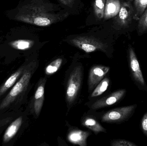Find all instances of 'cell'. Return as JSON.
<instances>
[{
	"mask_svg": "<svg viewBox=\"0 0 147 146\" xmlns=\"http://www.w3.org/2000/svg\"><path fill=\"white\" fill-rule=\"evenodd\" d=\"M84 126L90 129L96 133H105L106 129L102 127V125L95 119L92 118H87L85 119L83 122Z\"/></svg>",
	"mask_w": 147,
	"mask_h": 146,
	"instance_id": "obj_15",
	"label": "cell"
},
{
	"mask_svg": "<svg viewBox=\"0 0 147 146\" xmlns=\"http://www.w3.org/2000/svg\"><path fill=\"white\" fill-rule=\"evenodd\" d=\"M106 0H95L93 4L94 13L98 19H103L104 16Z\"/></svg>",
	"mask_w": 147,
	"mask_h": 146,
	"instance_id": "obj_18",
	"label": "cell"
},
{
	"mask_svg": "<svg viewBox=\"0 0 147 146\" xmlns=\"http://www.w3.org/2000/svg\"><path fill=\"white\" fill-rule=\"evenodd\" d=\"M110 84V80L108 77L104 78L96 86L91 95V97H96L102 95L107 90Z\"/></svg>",
	"mask_w": 147,
	"mask_h": 146,
	"instance_id": "obj_16",
	"label": "cell"
},
{
	"mask_svg": "<svg viewBox=\"0 0 147 146\" xmlns=\"http://www.w3.org/2000/svg\"><path fill=\"white\" fill-rule=\"evenodd\" d=\"M23 118L20 117L14 121L5 131L3 138V142L7 143L9 142L16 135L22 125Z\"/></svg>",
	"mask_w": 147,
	"mask_h": 146,
	"instance_id": "obj_13",
	"label": "cell"
},
{
	"mask_svg": "<svg viewBox=\"0 0 147 146\" xmlns=\"http://www.w3.org/2000/svg\"><path fill=\"white\" fill-rule=\"evenodd\" d=\"M27 64H24L12 74L8 79L0 87V98L3 96L11 87L16 84L20 78L25 70Z\"/></svg>",
	"mask_w": 147,
	"mask_h": 146,
	"instance_id": "obj_11",
	"label": "cell"
},
{
	"mask_svg": "<svg viewBox=\"0 0 147 146\" xmlns=\"http://www.w3.org/2000/svg\"><path fill=\"white\" fill-rule=\"evenodd\" d=\"M67 11L58 9L46 0H30L19 8L18 21L45 27L62 21L69 16Z\"/></svg>",
	"mask_w": 147,
	"mask_h": 146,
	"instance_id": "obj_1",
	"label": "cell"
},
{
	"mask_svg": "<svg viewBox=\"0 0 147 146\" xmlns=\"http://www.w3.org/2000/svg\"><path fill=\"white\" fill-rule=\"evenodd\" d=\"M63 60L57 58L50 63L45 69V73L47 75H51L56 73L60 68L63 63Z\"/></svg>",
	"mask_w": 147,
	"mask_h": 146,
	"instance_id": "obj_19",
	"label": "cell"
},
{
	"mask_svg": "<svg viewBox=\"0 0 147 146\" xmlns=\"http://www.w3.org/2000/svg\"><path fill=\"white\" fill-rule=\"evenodd\" d=\"M137 106L134 104L111 110L102 117V122L120 124L127 121L134 114Z\"/></svg>",
	"mask_w": 147,
	"mask_h": 146,
	"instance_id": "obj_5",
	"label": "cell"
},
{
	"mask_svg": "<svg viewBox=\"0 0 147 146\" xmlns=\"http://www.w3.org/2000/svg\"><path fill=\"white\" fill-rule=\"evenodd\" d=\"M134 9L130 1L123 3L118 14L115 16V24L119 28H125L128 26L134 15Z\"/></svg>",
	"mask_w": 147,
	"mask_h": 146,
	"instance_id": "obj_7",
	"label": "cell"
},
{
	"mask_svg": "<svg viewBox=\"0 0 147 146\" xmlns=\"http://www.w3.org/2000/svg\"><path fill=\"white\" fill-rule=\"evenodd\" d=\"M69 43L87 53L101 51L107 52V44L99 39L90 35H78L69 39Z\"/></svg>",
	"mask_w": 147,
	"mask_h": 146,
	"instance_id": "obj_3",
	"label": "cell"
},
{
	"mask_svg": "<svg viewBox=\"0 0 147 146\" xmlns=\"http://www.w3.org/2000/svg\"><path fill=\"white\" fill-rule=\"evenodd\" d=\"M127 58L130 77L137 88L147 91V85L142 72L140 66L134 49L129 45L127 50Z\"/></svg>",
	"mask_w": 147,
	"mask_h": 146,
	"instance_id": "obj_4",
	"label": "cell"
},
{
	"mask_svg": "<svg viewBox=\"0 0 147 146\" xmlns=\"http://www.w3.org/2000/svg\"><path fill=\"white\" fill-rule=\"evenodd\" d=\"M59 1L65 6L71 7L74 3L75 0H59Z\"/></svg>",
	"mask_w": 147,
	"mask_h": 146,
	"instance_id": "obj_24",
	"label": "cell"
},
{
	"mask_svg": "<svg viewBox=\"0 0 147 146\" xmlns=\"http://www.w3.org/2000/svg\"><path fill=\"white\" fill-rule=\"evenodd\" d=\"M83 79L82 67H76L71 73L67 83L66 99L67 103L71 105L74 102L80 90Z\"/></svg>",
	"mask_w": 147,
	"mask_h": 146,
	"instance_id": "obj_6",
	"label": "cell"
},
{
	"mask_svg": "<svg viewBox=\"0 0 147 146\" xmlns=\"http://www.w3.org/2000/svg\"><path fill=\"white\" fill-rule=\"evenodd\" d=\"M134 19L139 20L147 7V0H134Z\"/></svg>",
	"mask_w": 147,
	"mask_h": 146,
	"instance_id": "obj_17",
	"label": "cell"
},
{
	"mask_svg": "<svg viewBox=\"0 0 147 146\" xmlns=\"http://www.w3.org/2000/svg\"><path fill=\"white\" fill-rule=\"evenodd\" d=\"M111 146H137V145L131 141L125 139H118L114 140L111 142Z\"/></svg>",
	"mask_w": 147,
	"mask_h": 146,
	"instance_id": "obj_22",
	"label": "cell"
},
{
	"mask_svg": "<svg viewBox=\"0 0 147 146\" xmlns=\"http://www.w3.org/2000/svg\"><path fill=\"white\" fill-rule=\"evenodd\" d=\"M126 89H119L96 101L92 105L93 109L113 105L122 100L127 93Z\"/></svg>",
	"mask_w": 147,
	"mask_h": 146,
	"instance_id": "obj_8",
	"label": "cell"
},
{
	"mask_svg": "<svg viewBox=\"0 0 147 146\" xmlns=\"http://www.w3.org/2000/svg\"><path fill=\"white\" fill-rule=\"evenodd\" d=\"M138 20L137 31L139 34L142 35L147 31V7Z\"/></svg>",
	"mask_w": 147,
	"mask_h": 146,
	"instance_id": "obj_20",
	"label": "cell"
},
{
	"mask_svg": "<svg viewBox=\"0 0 147 146\" xmlns=\"http://www.w3.org/2000/svg\"><path fill=\"white\" fill-rule=\"evenodd\" d=\"M46 79H41L39 81L37 89L31 104V110L35 116L38 117L42 109L45 99V89Z\"/></svg>",
	"mask_w": 147,
	"mask_h": 146,
	"instance_id": "obj_9",
	"label": "cell"
},
{
	"mask_svg": "<svg viewBox=\"0 0 147 146\" xmlns=\"http://www.w3.org/2000/svg\"><path fill=\"white\" fill-rule=\"evenodd\" d=\"M140 128L143 133L147 137V111L141 120Z\"/></svg>",
	"mask_w": 147,
	"mask_h": 146,
	"instance_id": "obj_23",
	"label": "cell"
},
{
	"mask_svg": "<svg viewBox=\"0 0 147 146\" xmlns=\"http://www.w3.org/2000/svg\"><path fill=\"white\" fill-rule=\"evenodd\" d=\"M90 133L87 131L73 130L69 133L68 139L69 141L75 145L80 146L87 145V139Z\"/></svg>",
	"mask_w": 147,
	"mask_h": 146,
	"instance_id": "obj_12",
	"label": "cell"
},
{
	"mask_svg": "<svg viewBox=\"0 0 147 146\" xmlns=\"http://www.w3.org/2000/svg\"><path fill=\"white\" fill-rule=\"evenodd\" d=\"M121 5L119 0H106L104 18L109 19L115 17L120 11Z\"/></svg>",
	"mask_w": 147,
	"mask_h": 146,
	"instance_id": "obj_14",
	"label": "cell"
},
{
	"mask_svg": "<svg viewBox=\"0 0 147 146\" xmlns=\"http://www.w3.org/2000/svg\"><path fill=\"white\" fill-rule=\"evenodd\" d=\"M37 65L38 63L35 61L27 63L20 78L0 103V110L12 109L17 105L18 103H20L27 91Z\"/></svg>",
	"mask_w": 147,
	"mask_h": 146,
	"instance_id": "obj_2",
	"label": "cell"
},
{
	"mask_svg": "<svg viewBox=\"0 0 147 146\" xmlns=\"http://www.w3.org/2000/svg\"><path fill=\"white\" fill-rule=\"evenodd\" d=\"M110 69L109 67L102 66H95L91 69L88 79L89 91H91L96 87L109 73Z\"/></svg>",
	"mask_w": 147,
	"mask_h": 146,
	"instance_id": "obj_10",
	"label": "cell"
},
{
	"mask_svg": "<svg viewBox=\"0 0 147 146\" xmlns=\"http://www.w3.org/2000/svg\"><path fill=\"white\" fill-rule=\"evenodd\" d=\"M32 45V42L29 40H19L11 43L13 48L19 50H26L30 48Z\"/></svg>",
	"mask_w": 147,
	"mask_h": 146,
	"instance_id": "obj_21",
	"label": "cell"
}]
</instances>
